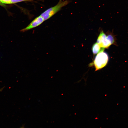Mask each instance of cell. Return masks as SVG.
I'll return each instance as SVG.
<instances>
[{"instance_id": "obj_1", "label": "cell", "mask_w": 128, "mask_h": 128, "mask_svg": "<svg viewBox=\"0 0 128 128\" xmlns=\"http://www.w3.org/2000/svg\"><path fill=\"white\" fill-rule=\"evenodd\" d=\"M69 2V1L68 0L64 1L59 0L57 5L48 9L40 15L43 17L45 21L47 20L59 11L62 7L67 5Z\"/></svg>"}, {"instance_id": "obj_2", "label": "cell", "mask_w": 128, "mask_h": 128, "mask_svg": "<svg viewBox=\"0 0 128 128\" xmlns=\"http://www.w3.org/2000/svg\"><path fill=\"white\" fill-rule=\"evenodd\" d=\"M115 38L112 33H109L106 35L103 31H101L98 37L97 42L101 47L104 48H108L114 43Z\"/></svg>"}, {"instance_id": "obj_3", "label": "cell", "mask_w": 128, "mask_h": 128, "mask_svg": "<svg viewBox=\"0 0 128 128\" xmlns=\"http://www.w3.org/2000/svg\"><path fill=\"white\" fill-rule=\"evenodd\" d=\"M109 60V57L107 54L103 51L97 54L95 58L93 63L91 64L95 68L96 71L101 69L105 67L107 64Z\"/></svg>"}, {"instance_id": "obj_4", "label": "cell", "mask_w": 128, "mask_h": 128, "mask_svg": "<svg viewBox=\"0 0 128 128\" xmlns=\"http://www.w3.org/2000/svg\"><path fill=\"white\" fill-rule=\"evenodd\" d=\"M44 21L43 17L40 15L34 19L27 27L21 29L20 31L24 32L35 27L40 25Z\"/></svg>"}, {"instance_id": "obj_5", "label": "cell", "mask_w": 128, "mask_h": 128, "mask_svg": "<svg viewBox=\"0 0 128 128\" xmlns=\"http://www.w3.org/2000/svg\"><path fill=\"white\" fill-rule=\"evenodd\" d=\"M104 49V48L101 47L97 42L95 43L93 45L92 49L93 53L94 55L100 52L103 51Z\"/></svg>"}, {"instance_id": "obj_6", "label": "cell", "mask_w": 128, "mask_h": 128, "mask_svg": "<svg viewBox=\"0 0 128 128\" xmlns=\"http://www.w3.org/2000/svg\"><path fill=\"white\" fill-rule=\"evenodd\" d=\"M35 0H11V4H14L24 1H33Z\"/></svg>"}, {"instance_id": "obj_7", "label": "cell", "mask_w": 128, "mask_h": 128, "mask_svg": "<svg viewBox=\"0 0 128 128\" xmlns=\"http://www.w3.org/2000/svg\"><path fill=\"white\" fill-rule=\"evenodd\" d=\"M2 3L6 4H11V0H0Z\"/></svg>"}, {"instance_id": "obj_8", "label": "cell", "mask_w": 128, "mask_h": 128, "mask_svg": "<svg viewBox=\"0 0 128 128\" xmlns=\"http://www.w3.org/2000/svg\"><path fill=\"white\" fill-rule=\"evenodd\" d=\"M5 87H4L0 89V92L2 91Z\"/></svg>"}, {"instance_id": "obj_9", "label": "cell", "mask_w": 128, "mask_h": 128, "mask_svg": "<svg viewBox=\"0 0 128 128\" xmlns=\"http://www.w3.org/2000/svg\"><path fill=\"white\" fill-rule=\"evenodd\" d=\"M1 2L0 1V5H4L3 4H2L1 3Z\"/></svg>"}]
</instances>
